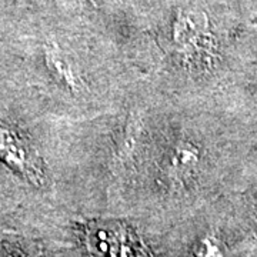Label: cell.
Returning <instances> with one entry per match:
<instances>
[{"label": "cell", "mask_w": 257, "mask_h": 257, "mask_svg": "<svg viewBox=\"0 0 257 257\" xmlns=\"http://www.w3.org/2000/svg\"><path fill=\"white\" fill-rule=\"evenodd\" d=\"M207 18L202 12L180 10L173 26V42L186 56L209 53L213 46Z\"/></svg>", "instance_id": "1"}, {"label": "cell", "mask_w": 257, "mask_h": 257, "mask_svg": "<svg viewBox=\"0 0 257 257\" xmlns=\"http://www.w3.org/2000/svg\"><path fill=\"white\" fill-rule=\"evenodd\" d=\"M0 157L6 165L29 177L32 182L42 180V172L30 156L28 146L19 138L18 133L8 124L0 123Z\"/></svg>", "instance_id": "2"}, {"label": "cell", "mask_w": 257, "mask_h": 257, "mask_svg": "<svg viewBox=\"0 0 257 257\" xmlns=\"http://www.w3.org/2000/svg\"><path fill=\"white\" fill-rule=\"evenodd\" d=\"M45 59H46V64L50 69V72L55 74L67 89L76 90L80 86L79 74L70 57L56 43H49L45 47Z\"/></svg>", "instance_id": "3"}, {"label": "cell", "mask_w": 257, "mask_h": 257, "mask_svg": "<svg viewBox=\"0 0 257 257\" xmlns=\"http://www.w3.org/2000/svg\"><path fill=\"white\" fill-rule=\"evenodd\" d=\"M200 165V153L196 147L182 142L177 146L173 147L167 166L175 173H189Z\"/></svg>", "instance_id": "4"}, {"label": "cell", "mask_w": 257, "mask_h": 257, "mask_svg": "<svg viewBox=\"0 0 257 257\" xmlns=\"http://www.w3.org/2000/svg\"><path fill=\"white\" fill-rule=\"evenodd\" d=\"M196 257H224V251L219 240L214 237H204L197 247Z\"/></svg>", "instance_id": "5"}]
</instances>
